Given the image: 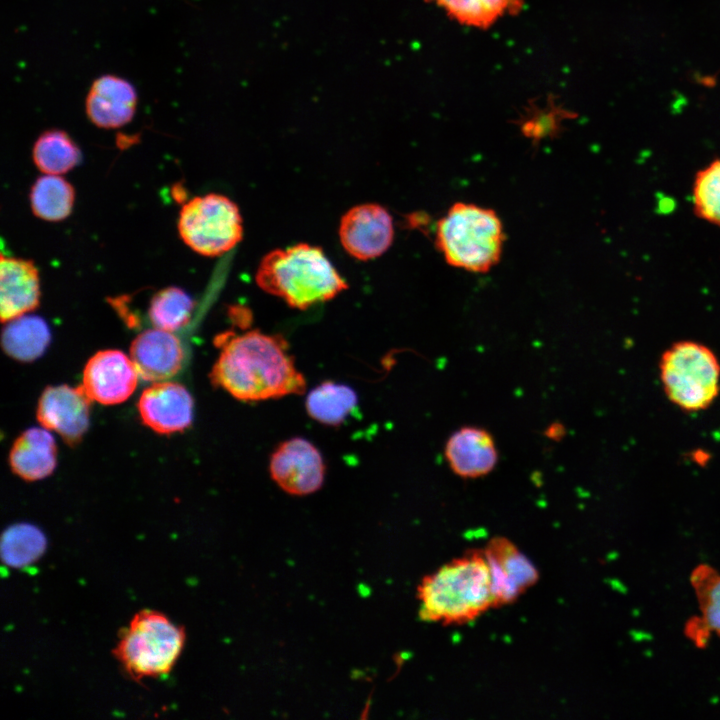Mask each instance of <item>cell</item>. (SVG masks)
I'll return each instance as SVG.
<instances>
[{
    "instance_id": "cell-1",
    "label": "cell",
    "mask_w": 720,
    "mask_h": 720,
    "mask_svg": "<svg viewBox=\"0 0 720 720\" xmlns=\"http://www.w3.org/2000/svg\"><path fill=\"white\" fill-rule=\"evenodd\" d=\"M221 347L210 377L236 399L261 401L301 394L306 381L280 335L251 330L237 335L226 332L216 338Z\"/></svg>"
},
{
    "instance_id": "cell-2",
    "label": "cell",
    "mask_w": 720,
    "mask_h": 720,
    "mask_svg": "<svg viewBox=\"0 0 720 720\" xmlns=\"http://www.w3.org/2000/svg\"><path fill=\"white\" fill-rule=\"evenodd\" d=\"M420 617L443 625L469 623L494 607L492 580L484 549H473L445 563L418 586Z\"/></svg>"
},
{
    "instance_id": "cell-3",
    "label": "cell",
    "mask_w": 720,
    "mask_h": 720,
    "mask_svg": "<svg viewBox=\"0 0 720 720\" xmlns=\"http://www.w3.org/2000/svg\"><path fill=\"white\" fill-rule=\"evenodd\" d=\"M256 283L301 310L330 300L347 288L322 249L306 243L266 254L257 269Z\"/></svg>"
},
{
    "instance_id": "cell-4",
    "label": "cell",
    "mask_w": 720,
    "mask_h": 720,
    "mask_svg": "<svg viewBox=\"0 0 720 720\" xmlns=\"http://www.w3.org/2000/svg\"><path fill=\"white\" fill-rule=\"evenodd\" d=\"M505 241L497 213L472 203H454L437 222L435 245L447 264L484 273L500 260Z\"/></svg>"
},
{
    "instance_id": "cell-5",
    "label": "cell",
    "mask_w": 720,
    "mask_h": 720,
    "mask_svg": "<svg viewBox=\"0 0 720 720\" xmlns=\"http://www.w3.org/2000/svg\"><path fill=\"white\" fill-rule=\"evenodd\" d=\"M185 630L163 613L141 610L120 634L113 649L123 671L134 681L168 674L178 660Z\"/></svg>"
},
{
    "instance_id": "cell-6",
    "label": "cell",
    "mask_w": 720,
    "mask_h": 720,
    "mask_svg": "<svg viewBox=\"0 0 720 720\" xmlns=\"http://www.w3.org/2000/svg\"><path fill=\"white\" fill-rule=\"evenodd\" d=\"M667 399L684 412L709 408L720 394V361L707 345L679 340L669 345L658 362Z\"/></svg>"
},
{
    "instance_id": "cell-7",
    "label": "cell",
    "mask_w": 720,
    "mask_h": 720,
    "mask_svg": "<svg viewBox=\"0 0 720 720\" xmlns=\"http://www.w3.org/2000/svg\"><path fill=\"white\" fill-rule=\"evenodd\" d=\"M178 231L183 242L203 256H219L242 238L238 206L228 197L210 193L186 202L179 213Z\"/></svg>"
},
{
    "instance_id": "cell-8",
    "label": "cell",
    "mask_w": 720,
    "mask_h": 720,
    "mask_svg": "<svg viewBox=\"0 0 720 720\" xmlns=\"http://www.w3.org/2000/svg\"><path fill=\"white\" fill-rule=\"evenodd\" d=\"M272 479L286 492L307 495L323 484L325 465L320 451L308 440L295 437L282 442L270 459Z\"/></svg>"
},
{
    "instance_id": "cell-9",
    "label": "cell",
    "mask_w": 720,
    "mask_h": 720,
    "mask_svg": "<svg viewBox=\"0 0 720 720\" xmlns=\"http://www.w3.org/2000/svg\"><path fill=\"white\" fill-rule=\"evenodd\" d=\"M344 249L359 260L379 257L390 247L394 229L390 213L374 203L351 208L342 217L339 227Z\"/></svg>"
},
{
    "instance_id": "cell-10",
    "label": "cell",
    "mask_w": 720,
    "mask_h": 720,
    "mask_svg": "<svg viewBox=\"0 0 720 720\" xmlns=\"http://www.w3.org/2000/svg\"><path fill=\"white\" fill-rule=\"evenodd\" d=\"M484 553L491 574L494 607L511 604L536 584L537 568L509 539L492 538Z\"/></svg>"
},
{
    "instance_id": "cell-11",
    "label": "cell",
    "mask_w": 720,
    "mask_h": 720,
    "mask_svg": "<svg viewBox=\"0 0 720 720\" xmlns=\"http://www.w3.org/2000/svg\"><path fill=\"white\" fill-rule=\"evenodd\" d=\"M138 376L133 361L123 352L103 350L88 360L82 388L91 400L105 405L118 404L132 395Z\"/></svg>"
},
{
    "instance_id": "cell-12",
    "label": "cell",
    "mask_w": 720,
    "mask_h": 720,
    "mask_svg": "<svg viewBox=\"0 0 720 720\" xmlns=\"http://www.w3.org/2000/svg\"><path fill=\"white\" fill-rule=\"evenodd\" d=\"M90 398L81 387L51 386L42 393L37 419L43 427L57 432L66 442H78L88 429Z\"/></svg>"
},
{
    "instance_id": "cell-13",
    "label": "cell",
    "mask_w": 720,
    "mask_h": 720,
    "mask_svg": "<svg viewBox=\"0 0 720 720\" xmlns=\"http://www.w3.org/2000/svg\"><path fill=\"white\" fill-rule=\"evenodd\" d=\"M138 410L147 426L158 433L170 434L190 426L193 399L178 383L157 382L142 392Z\"/></svg>"
},
{
    "instance_id": "cell-14",
    "label": "cell",
    "mask_w": 720,
    "mask_h": 720,
    "mask_svg": "<svg viewBox=\"0 0 720 720\" xmlns=\"http://www.w3.org/2000/svg\"><path fill=\"white\" fill-rule=\"evenodd\" d=\"M137 93L126 79L106 74L96 78L88 91L85 108L89 120L100 128H119L136 111Z\"/></svg>"
},
{
    "instance_id": "cell-15",
    "label": "cell",
    "mask_w": 720,
    "mask_h": 720,
    "mask_svg": "<svg viewBox=\"0 0 720 720\" xmlns=\"http://www.w3.org/2000/svg\"><path fill=\"white\" fill-rule=\"evenodd\" d=\"M130 356L143 380L164 381L181 369L184 350L171 331L156 328L146 330L134 339Z\"/></svg>"
},
{
    "instance_id": "cell-16",
    "label": "cell",
    "mask_w": 720,
    "mask_h": 720,
    "mask_svg": "<svg viewBox=\"0 0 720 720\" xmlns=\"http://www.w3.org/2000/svg\"><path fill=\"white\" fill-rule=\"evenodd\" d=\"M444 454L450 469L465 479L487 475L498 461L492 435L477 426H464L452 433L446 441Z\"/></svg>"
},
{
    "instance_id": "cell-17",
    "label": "cell",
    "mask_w": 720,
    "mask_h": 720,
    "mask_svg": "<svg viewBox=\"0 0 720 720\" xmlns=\"http://www.w3.org/2000/svg\"><path fill=\"white\" fill-rule=\"evenodd\" d=\"M40 300L39 272L31 260L5 257L0 262V315L3 322L36 309Z\"/></svg>"
},
{
    "instance_id": "cell-18",
    "label": "cell",
    "mask_w": 720,
    "mask_h": 720,
    "mask_svg": "<svg viewBox=\"0 0 720 720\" xmlns=\"http://www.w3.org/2000/svg\"><path fill=\"white\" fill-rule=\"evenodd\" d=\"M689 581L695 593L700 616L691 618L684 628L686 637L704 648L711 636L720 638V572L709 564L697 565Z\"/></svg>"
},
{
    "instance_id": "cell-19",
    "label": "cell",
    "mask_w": 720,
    "mask_h": 720,
    "mask_svg": "<svg viewBox=\"0 0 720 720\" xmlns=\"http://www.w3.org/2000/svg\"><path fill=\"white\" fill-rule=\"evenodd\" d=\"M57 448L53 436L45 429L30 428L14 442L9 461L14 473L28 481L50 475L56 466Z\"/></svg>"
},
{
    "instance_id": "cell-20",
    "label": "cell",
    "mask_w": 720,
    "mask_h": 720,
    "mask_svg": "<svg viewBox=\"0 0 720 720\" xmlns=\"http://www.w3.org/2000/svg\"><path fill=\"white\" fill-rule=\"evenodd\" d=\"M50 342V330L39 316L21 315L8 321L2 332L5 352L20 361L40 357Z\"/></svg>"
},
{
    "instance_id": "cell-21",
    "label": "cell",
    "mask_w": 720,
    "mask_h": 720,
    "mask_svg": "<svg viewBox=\"0 0 720 720\" xmlns=\"http://www.w3.org/2000/svg\"><path fill=\"white\" fill-rule=\"evenodd\" d=\"M357 402V394L350 386L325 381L309 392L305 407L314 420L325 425L337 426L344 422Z\"/></svg>"
},
{
    "instance_id": "cell-22",
    "label": "cell",
    "mask_w": 720,
    "mask_h": 720,
    "mask_svg": "<svg viewBox=\"0 0 720 720\" xmlns=\"http://www.w3.org/2000/svg\"><path fill=\"white\" fill-rule=\"evenodd\" d=\"M74 200L73 186L60 175L45 174L31 187L32 212L45 221L56 222L66 219L72 212Z\"/></svg>"
},
{
    "instance_id": "cell-23",
    "label": "cell",
    "mask_w": 720,
    "mask_h": 720,
    "mask_svg": "<svg viewBox=\"0 0 720 720\" xmlns=\"http://www.w3.org/2000/svg\"><path fill=\"white\" fill-rule=\"evenodd\" d=\"M32 157L36 167L44 174L62 175L80 161V150L63 130L50 129L35 141Z\"/></svg>"
},
{
    "instance_id": "cell-24",
    "label": "cell",
    "mask_w": 720,
    "mask_h": 720,
    "mask_svg": "<svg viewBox=\"0 0 720 720\" xmlns=\"http://www.w3.org/2000/svg\"><path fill=\"white\" fill-rule=\"evenodd\" d=\"M457 22L487 28L522 7L523 0H432Z\"/></svg>"
},
{
    "instance_id": "cell-25",
    "label": "cell",
    "mask_w": 720,
    "mask_h": 720,
    "mask_svg": "<svg viewBox=\"0 0 720 720\" xmlns=\"http://www.w3.org/2000/svg\"><path fill=\"white\" fill-rule=\"evenodd\" d=\"M46 546V537L38 527L28 523L14 524L2 534V561L11 568L26 567L42 556Z\"/></svg>"
},
{
    "instance_id": "cell-26",
    "label": "cell",
    "mask_w": 720,
    "mask_h": 720,
    "mask_svg": "<svg viewBox=\"0 0 720 720\" xmlns=\"http://www.w3.org/2000/svg\"><path fill=\"white\" fill-rule=\"evenodd\" d=\"M193 306L189 294L179 287L171 286L153 296L148 315L156 328L173 332L189 322Z\"/></svg>"
},
{
    "instance_id": "cell-27",
    "label": "cell",
    "mask_w": 720,
    "mask_h": 720,
    "mask_svg": "<svg viewBox=\"0 0 720 720\" xmlns=\"http://www.w3.org/2000/svg\"><path fill=\"white\" fill-rule=\"evenodd\" d=\"M692 204L697 217L720 227V158L696 173L692 185Z\"/></svg>"
}]
</instances>
